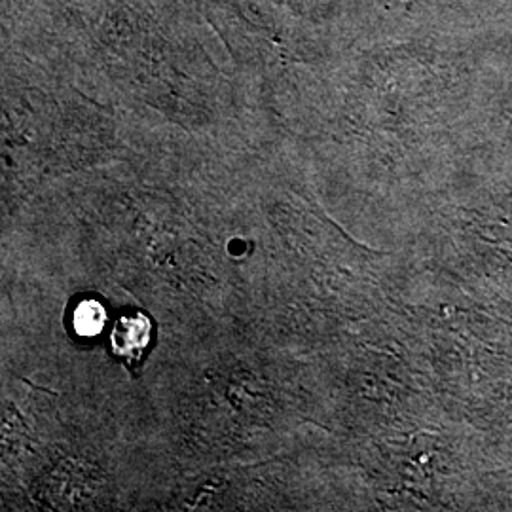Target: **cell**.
<instances>
[{"instance_id": "cell-2", "label": "cell", "mask_w": 512, "mask_h": 512, "mask_svg": "<svg viewBox=\"0 0 512 512\" xmlns=\"http://www.w3.org/2000/svg\"><path fill=\"white\" fill-rule=\"evenodd\" d=\"M105 327V310L101 304L86 300L74 311V330L80 336H95Z\"/></svg>"}, {"instance_id": "cell-1", "label": "cell", "mask_w": 512, "mask_h": 512, "mask_svg": "<svg viewBox=\"0 0 512 512\" xmlns=\"http://www.w3.org/2000/svg\"><path fill=\"white\" fill-rule=\"evenodd\" d=\"M148 332L150 325L145 317H124L112 332V348L118 351V355H139L141 349L147 348Z\"/></svg>"}]
</instances>
